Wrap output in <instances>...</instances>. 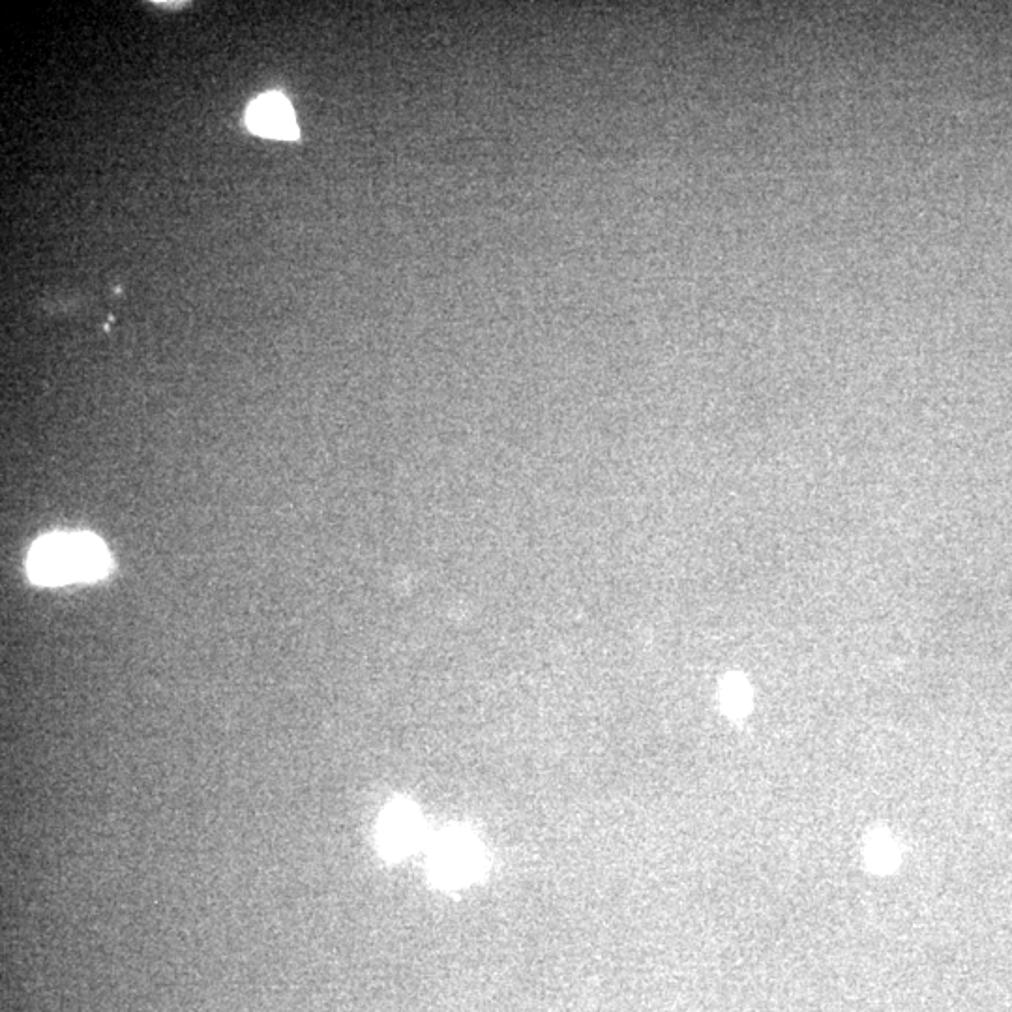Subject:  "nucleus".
Masks as SVG:
<instances>
[{
    "instance_id": "nucleus-4",
    "label": "nucleus",
    "mask_w": 1012,
    "mask_h": 1012,
    "mask_svg": "<svg viewBox=\"0 0 1012 1012\" xmlns=\"http://www.w3.org/2000/svg\"><path fill=\"white\" fill-rule=\"evenodd\" d=\"M443 872V876L448 879H456L458 876H462L465 872L471 870L473 866V853L467 846H458V842H450L447 844L441 855H439V864H437Z\"/></svg>"
},
{
    "instance_id": "nucleus-3",
    "label": "nucleus",
    "mask_w": 1012,
    "mask_h": 1012,
    "mask_svg": "<svg viewBox=\"0 0 1012 1012\" xmlns=\"http://www.w3.org/2000/svg\"><path fill=\"white\" fill-rule=\"evenodd\" d=\"M383 842L388 853H400L417 838V819L409 808H394L383 823Z\"/></svg>"
},
{
    "instance_id": "nucleus-2",
    "label": "nucleus",
    "mask_w": 1012,
    "mask_h": 1012,
    "mask_svg": "<svg viewBox=\"0 0 1012 1012\" xmlns=\"http://www.w3.org/2000/svg\"><path fill=\"white\" fill-rule=\"evenodd\" d=\"M248 126L253 134L293 141L298 137L293 107L280 92H268L248 109Z\"/></svg>"
},
{
    "instance_id": "nucleus-1",
    "label": "nucleus",
    "mask_w": 1012,
    "mask_h": 1012,
    "mask_svg": "<svg viewBox=\"0 0 1012 1012\" xmlns=\"http://www.w3.org/2000/svg\"><path fill=\"white\" fill-rule=\"evenodd\" d=\"M111 555L89 533H55L38 540L29 553L27 572L40 585H66L104 578Z\"/></svg>"
}]
</instances>
